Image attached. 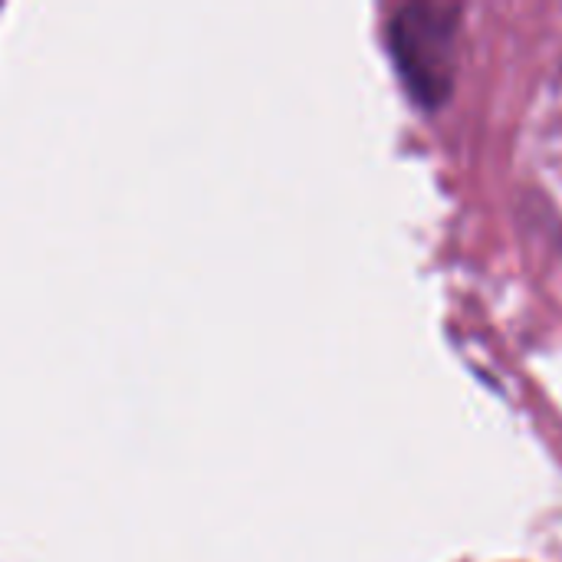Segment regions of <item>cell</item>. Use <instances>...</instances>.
<instances>
[{"instance_id":"1","label":"cell","mask_w":562,"mask_h":562,"mask_svg":"<svg viewBox=\"0 0 562 562\" xmlns=\"http://www.w3.org/2000/svg\"><path fill=\"white\" fill-rule=\"evenodd\" d=\"M458 3H408L395 13L389 43L405 89L425 109L448 102L458 76Z\"/></svg>"}]
</instances>
